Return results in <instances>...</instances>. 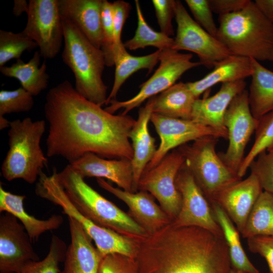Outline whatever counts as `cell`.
I'll return each mask as SVG.
<instances>
[{
  "mask_svg": "<svg viewBox=\"0 0 273 273\" xmlns=\"http://www.w3.org/2000/svg\"><path fill=\"white\" fill-rule=\"evenodd\" d=\"M48 157L60 156L69 164L87 153L108 159L131 161L129 135L136 120L114 115L80 95L68 80L51 88L46 96Z\"/></svg>",
  "mask_w": 273,
  "mask_h": 273,
  "instance_id": "6da1fadb",
  "label": "cell"
},
{
  "mask_svg": "<svg viewBox=\"0 0 273 273\" xmlns=\"http://www.w3.org/2000/svg\"><path fill=\"white\" fill-rule=\"evenodd\" d=\"M135 258L138 273H230L232 269L223 237L171 222L141 240Z\"/></svg>",
  "mask_w": 273,
  "mask_h": 273,
  "instance_id": "7a4b0ae2",
  "label": "cell"
},
{
  "mask_svg": "<svg viewBox=\"0 0 273 273\" xmlns=\"http://www.w3.org/2000/svg\"><path fill=\"white\" fill-rule=\"evenodd\" d=\"M217 38L232 54L273 62V24L250 1L241 10L219 16Z\"/></svg>",
  "mask_w": 273,
  "mask_h": 273,
  "instance_id": "3957f363",
  "label": "cell"
},
{
  "mask_svg": "<svg viewBox=\"0 0 273 273\" xmlns=\"http://www.w3.org/2000/svg\"><path fill=\"white\" fill-rule=\"evenodd\" d=\"M58 177L76 208L96 224L138 242L148 234L128 215L102 196L68 164Z\"/></svg>",
  "mask_w": 273,
  "mask_h": 273,
  "instance_id": "277c9868",
  "label": "cell"
},
{
  "mask_svg": "<svg viewBox=\"0 0 273 273\" xmlns=\"http://www.w3.org/2000/svg\"><path fill=\"white\" fill-rule=\"evenodd\" d=\"M62 22L64 46L62 58L74 74V87L84 98L102 106L108 97V87L102 79L106 66L103 53L72 23L63 19Z\"/></svg>",
  "mask_w": 273,
  "mask_h": 273,
  "instance_id": "5b68a950",
  "label": "cell"
},
{
  "mask_svg": "<svg viewBox=\"0 0 273 273\" xmlns=\"http://www.w3.org/2000/svg\"><path fill=\"white\" fill-rule=\"evenodd\" d=\"M46 124L43 120L33 121L30 117L10 121L9 150L1 166L5 179H21L32 184L38 178L48 164L40 146Z\"/></svg>",
  "mask_w": 273,
  "mask_h": 273,
  "instance_id": "8992f818",
  "label": "cell"
},
{
  "mask_svg": "<svg viewBox=\"0 0 273 273\" xmlns=\"http://www.w3.org/2000/svg\"><path fill=\"white\" fill-rule=\"evenodd\" d=\"M35 192L38 197L60 206L64 214L76 220L103 256L118 253L135 258L139 242L100 226L83 215L69 198L59 181L56 168L51 175L40 173Z\"/></svg>",
  "mask_w": 273,
  "mask_h": 273,
  "instance_id": "52a82bcc",
  "label": "cell"
},
{
  "mask_svg": "<svg viewBox=\"0 0 273 273\" xmlns=\"http://www.w3.org/2000/svg\"><path fill=\"white\" fill-rule=\"evenodd\" d=\"M218 139L205 136L178 147L185 164L209 202L219 192L242 179L216 153Z\"/></svg>",
  "mask_w": 273,
  "mask_h": 273,
  "instance_id": "ba28073f",
  "label": "cell"
},
{
  "mask_svg": "<svg viewBox=\"0 0 273 273\" xmlns=\"http://www.w3.org/2000/svg\"><path fill=\"white\" fill-rule=\"evenodd\" d=\"M192 57L191 54L180 53L172 49L161 51L158 68L148 80L141 85L139 93L127 100H112L105 110L114 114L119 109H124L122 114L127 115L146 100L161 93L174 85L188 70L202 65L200 62H192Z\"/></svg>",
  "mask_w": 273,
  "mask_h": 273,
  "instance_id": "9c48e42d",
  "label": "cell"
},
{
  "mask_svg": "<svg viewBox=\"0 0 273 273\" xmlns=\"http://www.w3.org/2000/svg\"><path fill=\"white\" fill-rule=\"evenodd\" d=\"M174 17L177 29L173 50L196 54L201 65L208 68L232 55L222 42L191 17L179 1H175Z\"/></svg>",
  "mask_w": 273,
  "mask_h": 273,
  "instance_id": "30bf717a",
  "label": "cell"
},
{
  "mask_svg": "<svg viewBox=\"0 0 273 273\" xmlns=\"http://www.w3.org/2000/svg\"><path fill=\"white\" fill-rule=\"evenodd\" d=\"M28 3L27 23L22 32L36 43L42 57L53 59L64 40L58 0H30Z\"/></svg>",
  "mask_w": 273,
  "mask_h": 273,
  "instance_id": "8fae6325",
  "label": "cell"
},
{
  "mask_svg": "<svg viewBox=\"0 0 273 273\" xmlns=\"http://www.w3.org/2000/svg\"><path fill=\"white\" fill-rule=\"evenodd\" d=\"M185 161L181 151L178 148L175 149L155 167L145 171L139 183L138 190L152 195L172 221L181 208V197L176 187L175 178Z\"/></svg>",
  "mask_w": 273,
  "mask_h": 273,
  "instance_id": "7c38bea8",
  "label": "cell"
},
{
  "mask_svg": "<svg viewBox=\"0 0 273 273\" xmlns=\"http://www.w3.org/2000/svg\"><path fill=\"white\" fill-rule=\"evenodd\" d=\"M258 122L251 112L248 92L245 89L233 99L226 111L224 124L228 131L229 145L224 153H218L223 162L237 175L245 158V148Z\"/></svg>",
  "mask_w": 273,
  "mask_h": 273,
  "instance_id": "4fadbf2b",
  "label": "cell"
},
{
  "mask_svg": "<svg viewBox=\"0 0 273 273\" xmlns=\"http://www.w3.org/2000/svg\"><path fill=\"white\" fill-rule=\"evenodd\" d=\"M175 185L181 197V205L171 223L176 226L200 227L223 237L209 201L185 163L177 172Z\"/></svg>",
  "mask_w": 273,
  "mask_h": 273,
  "instance_id": "5bb4252c",
  "label": "cell"
},
{
  "mask_svg": "<svg viewBox=\"0 0 273 273\" xmlns=\"http://www.w3.org/2000/svg\"><path fill=\"white\" fill-rule=\"evenodd\" d=\"M150 121L155 127L160 143L145 171L155 167L169 152L189 142L209 135L225 139L220 132L192 120L171 118L153 113Z\"/></svg>",
  "mask_w": 273,
  "mask_h": 273,
  "instance_id": "9a60e30c",
  "label": "cell"
},
{
  "mask_svg": "<svg viewBox=\"0 0 273 273\" xmlns=\"http://www.w3.org/2000/svg\"><path fill=\"white\" fill-rule=\"evenodd\" d=\"M32 241L20 222L12 214L0 216V273H19L30 261L39 260Z\"/></svg>",
  "mask_w": 273,
  "mask_h": 273,
  "instance_id": "2e32d148",
  "label": "cell"
},
{
  "mask_svg": "<svg viewBox=\"0 0 273 273\" xmlns=\"http://www.w3.org/2000/svg\"><path fill=\"white\" fill-rule=\"evenodd\" d=\"M99 186L123 201L129 209L128 215L149 234L160 230L172 220L155 201L149 193H132L114 187L103 178H97Z\"/></svg>",
  "mask_w": 273,
  "mask_h": 273,
  "instance_id": "e0dca14e",
  "label": "cell"
},
{
  "mask_svg": "<svg viewBox=\"0 0 273 273\" xmlns=\"http://www.w3.org/2000/svg\"><path fill=\"white\" fill-rule=\"evenodd\" d=\"M263 191L257 177L251 173L247 178L219 192L209 203L214 202L218 205L241 233L250 212Z\"/></svg>",
  "mask_w": 273,
  "mask_h": 273,
  "instance_id": "ac0fdd59",
  "label": "cell"
},
{
  "mask_svg": "<svg viewBox=\"0 0 273 273\" xmlns=\"http://www.w3.org/2000/svg\"><path fill=\"white\" fill-rule=\"evenodd\" d=\"M246 86L245 80L223 83L214 95L196 99L191 120L215 129L228 140V131L224 124L225 114L233 99Z\"/></svg>",
  "mask_w": 273,
  "mask_h": 273,
  "instance_id": "d6986e66",
  "label": "cell"
},
{
  "mask_svg": "<svg viewBox=\"0 0 273 273\" xmlns=\"http://www.w3.org/2000/svg\"><path fill=\"white\" fill-rule=\"evenodd\" d=\"M68 165L83 178H106L119 188L132 193L133 171L129 160L108 159L87 153Z\"/></svg>",
  "mask_w": 273,
  "mask_h": 273,
  "instance_id": "ffe728a7",
  "label": "cell"
},
{
  "mask_svg": "<svg viewBox=\"0 0 273 273\" xmlns=\"http://www.w3.org/2000/svg\"><path fill=\"white\" fill-rule=\"evenodd\" d=\"M68 220L71 241L60 273H98L104 256L81 225L71 217Z\"/></svg>",
  "mask_w": 273,
  "mask_h": 273,
  "instance_id": "44dd1931",
  "label": "cell"
},
{
  "mask_svg": "<svg viewBox=\"0 0 273 273\" xmlns=\"http://www.w3.org/2000/svg\"><path fill=\"white\" fill-rule=\"evenodd\" d=\"M61 18L75 25L95 47L102 41V0H58Z\"/></svg>",
  "mask_w": 273,
  "mask_h": 273,
  "instance_id": "7402d4cb",
  "label": "cell"
},
{
  "mask_svg": "<svg viewBox=\"0 0 273 273\" xmlns=\"http://www.w3.org/2000/svg\"><path fill=\"white\" fill-rule=\"evenodd\" d=\"M154 101V97H153L144 107L140 109L138 118L129 135L133 151L131 161L133 171L132 193L138 192L142 175L157 150L155 139L150 134L148 127L153 113Z\"/></svg>",
  "mask_w": 273,
  "mask_h": 273,
  "instance_id": "603a6c76",
  "label": "cell"
},
{
  "mask_svg": "<svg viewBox=\"0 0 273 273\" xmlns=\"http://www.w3.org/2000/svg\"><path fill=\"white\" fill-rule=\"evenodd\" d=\"M253 73L251 59L231 55L217 63L213 69L202 78L187 82V85L198 99L200 96L218 83L235 82L251 77Z\"/></svg>",
  "mask_w": 273,
  "mask_h": 273,
  "instance_id": "cb8c5ba5",
  "label": "cell"
},
{
  "mask_svg": "<svg viewBox=\"0 0 273 273\" xmlns=\"http://www.w3.org/2000/svg\"><path fill=\"white\" fill-rule=\"evenodd\" d=\"M25 195L14 194L0 185V212L14 215L24 227L31 241H37L44 233L58 229L63 222L60 215L54 214L47 219H39L29 214L24 207Z\"/></svg>",
  "mask_w": 273,
  "mask_h": 273,
  "instance_id": "d4e9b609",
  "label": "cell"
},
{
  "mask_svg": "<svg viewBox=\"0 0 273 273\" xmlns=\"http://www.w3.org/2000/svg\"><path fill=\"white\" fill-rule=\"evenodd\" d=\"M196 99L187 83H176L159 96H154L153 113L171 118L191 120Z\"/></svg>",
  "mask_w": 273,
  "mask_h": 273,
  "instance_id": "484cf974",
  "label": "cell"
},
{
  "mask_svg": "<svg viewBox=\"0 0 273 273\" xmlns=\"http://www.w3.org/2000/svg\"><path fill=\"white\" fill-rule=\"evenodd\" d=\"M41 57L39 52L36 51L28 62L19 59L11 66L0 67V71L6 77L18 79L23 88L33 97L36 96L46 89L49 84L46 61L39 67Z\"/></svg>",
  "mask_w": 273,
  "mask_h": 273,
  "instance_id": "4316f807",
  "label": "cell"
},
{
  "mask_svg": "<svg viewBox=\"0 0 273 273\" xmlns=\"http://www.w3.org/2000/svg\"><path fill=\"white\" fill-rule=\"evenodd\" d=\"M250 59L253 73L248 90V101L253 116L258 120L273 110V71Z\"/></svg>",
  "mask_w": 273,
  "mask_h": 273,
  "instance_id": "83f0119b",
  "label": "cell"
},
{
  "mask_svg": "<svg viewBox=\"0 0 273 273\" xmlns=\"http://www.w3.org/2000/svg\"><path fill=\"white\" fill-rule=\"evenodd\" d=\"M228 247L232 268L243 273H259L241 244L239 231L225 212L216 203H209Z\"/></svg>",
  "mask_w": 273,
  "mask_h": 273,
  "instance_id": "f1b7e54d",
  "label": "cell"
},
{
  "mask_svg": "<svg viewBox=\"0 0 273 273\" xmlns=\"http://www.w3.org/2000/svg\"><path fill=\"white\" fill-rule=\"evenodd\" d=\"M161 50L143 56H133L129 54L125 47L115 54V66L114 80L112 88L107 97L106 105L115 100L117 93L125 80L133 73L142 69L151 72L159 61Z\"/></svg>",
  "mask_w": 273,
  "mask_h": 273,
  "instance_id": "f546056e",
  "label": "cell"
},
{
  "mask_svg": "<svg viewBox=\"0 0 273 273\" xmlns=\"http://www.w3.org/2000/svg\"><path fill=\"white\" fill-rule=\"evenodd\" d=\"M244 238L273 237V196L263 191L254 204L241 233Z\"/></svg>",
  "mask_w": 273,
  "mask_h": 273,
  "instance_id": "4dcf8cb0",
  "label": "cell"
},
{
  "mask_svg": "<svg viewBox=\"0 0 273 273\" xmlns=\"http://www.w3.org/2000/svg\"><path fill=\"white\" fill-rule=\"evenodd\" d=\"M134 2L138 26L133 37L123 43L125 48L133 51L147 47H154L161 51L172 49L174 38L153 29L145 20L139 1Z\"/></svg>",
  "mask_w": 273,
  "mask_h": 273,
  "instance_id": "1f68e13d",
  "label": "cell"
},
{
  "mask_svg": "<svg viewBox=\"0 0 273 273\" xmlns=\"http://www.w3.org/2000/svg\"><path fill=\"white\" fill-rule=\"evenodd\" d=\"M254 143L241 164L238 175L242 178L251 163L262 152L273 147V110L258 119Z\"/></svg>",
  "mask_w": 273,
  "mask_h": 273,
  "instance_id": "d6a6232c",
  "label": "cell"
},
{
  "mask_svg": "<svg viewBox=\"0 0 273 273\" xmlns=\"http://www.w3.org/2000/svg\"><path fill=\"white\" fill-rule=\"evenodd\" d=\"M67 247L62 239L53 235L46 257L41 260L27 262L19 273H60L59 265L64 261Z\"/></svg>",
  "mask_w": 273,
  "mask_h": 273,
  "instance_id": "836d02e7",
  "label": "cell"
},
{
  "mask_svg": "<svg viewBox=\"0 0 273 273\" xmlns=\"http://www.w3.org/2000/svg\"><path fill=\"white\" fill-rule=\"evenodd\" d=\"M37 47L36 43L22 32L0 30V67L10 60L20 59L24 51H31Z\"/></svg>",
  "mask_w": 273,
  "mask_h": 273,
  "instance_id": "e575fe53",
  "label": "cell"
},
{
  "mask_svg": "<svg viewBox=\"0 0 273 273\" xmlns=\"http://www.w3.org/2000/svg\"><path fill=\"white\" fill-rule=\"evenodd\" d=\"M34 104L33 96L22 86L14 90L0 91V116L28 112Z\"/></svg>",
  "mask_w": 273,
  "mask_h": 273,
  "instance_id": "d590c367",
  "label": "cell"
},
{
  "mask_svg": "<svg viewBox=\"0 0 273 273\" xmlns=\"http://www.w3.org/2000/svg\"><path fill=\"white\" fill-rule=\"evenodd\" d=\"M101 14L102 31L101 49L104 56L106 66L111 67L114 65L113 56L114 32L112 16V3L107 0H102Z\"/></svg>",
  "mask_w": 273,
  "mask_h": 273,
  "instance_id": "8d00e7d4",
  "label": "cell"
},
{
  "mask_svg": "<svg viewBox=\"0 0 273 273\" xmlns=\"http://www.w3.org/2000/svg\"><path fill=\"white\" fill-rule=\"evenodd\" d=\"M249 168L263 191L273 196V147L260 153L251 163Z\"/></svg>",
  "mask_w": 273,
  "mask_h": 273,
  "instance_id": "74e56055",
  "label": "cell"
},
{
  "mask_svg": "<svg viewBox=\"0 0 273 273\" xmlns=\"http://www.w3.org/2000/svg\"><path fill=\"white\" fill-rule=\"evenodd\" d=\"M98 273H138V264L135 258L110 253L102 258Z\"/></svg>",
  "mask_w": 273,
  "mask_h": 273,
  "instance_id": "f35d334b",
  "label": "cell"
},
{
  "mask_svg": "<svg viewBox=\"0 0 273 273\" xmlns=\"http://www.w3.org/2000/svg\"><path fill=\"white\" fill-rule=\"evenodd\" d=\"M185 2L195 21L210 34L216 37L218 26L214 21L208 0H186Z\"/></svg>",
  "mask_w": 273,
  "mask_h": 273,
  "instance_id": "ab89813d",
  "label": "cell"
},
{
  "mask_svg": "<svg viewBox=\"0 0 273 273\" xmlns=\"http://www.w3.org/2000/svg\"><path fill=\"white\" fill-rule=\"evenodd\" d=\"M160 32L170 37L174 34L172 19L175 17L174 0H153Z\"/></svg>",
  "mask_w": 273,
  "mask_h": 273,
  "instance_id": "60d3db41",
  "label": "cell"
},
{
  "mask_svg": "<svg viewBox=\"0 0 273 273\" xmlns=\"http://www.w3.org/2000/svg\"><path fill=\"white\" fill-rule=\"evenodd\" d=\"M130 9V5L124 1L119 0L112 3V16L114 32L113 56L114 52L124 47L121 40V32Z\"/></svg>",
  "mask_w": 273,
  "mask_h": 273,
  "instance_id": "b9f144b4",
  "label": "cell"
},
{
  "mask_svg": "<svg viewBox=\"0 0 273 273\" xmlns=\"http://www.w3.org/2000/svg\"><path fill=\"white\" fill-rule=\"evenodd\" d=\"M249 250L263 257L273 273V237L255 236L247 239Z\"/></svg>",
  "mask_w": 273,
  "mask_h": 273,
  "instance_id": "7bdbcfd3",
  "label": "cell"
},
{
  "mask_svg": "<svg viewBox=\"0 0 273 273\" xmlns=\"http://www.w3.org/2000/svg\"><path fill=\"white\" fill-rule=\"evenodd\" d=\"M250 0H208L213 13L219 16L239 11L244 8Z\"/></svg>",
  "mask_w": 273,
  "mask_h": 273,
  "instance_id": "ee69618b",
  "label": "cell"
},
{
  "mask_svg": "<svg viewBox=\"0 0 273 273\" xmlns=\"http://www.w3.org/2000/svg\"><path fill=\"white\" fill-rule=\"evenodd\" d=\"M254 2L262 14L273 24V0H255Z\"/></svg>",
  "mask_w": 273,
  "mask_h": 273,
  "instance_id": "f6af8a7d",
  "label": "cell"
},
{
  "mask_svg": "<svg viewBox=\"0 0 273 273\" xmlns=\"http://www.w3.org/2000/svg\"><path fill=\"white\" fill-rule=\"evenodd\" d=\"M29 7V3L25 0H15L13 7L14 15L18 16L23 12L27 13Z\"/></svg>",
  "mask_w": 273,
  "mask_h": 273,
  "instance_id": "bcb514c9",
  "label": "cell"
},
{
  "mask_svg": "<svg viewBox=\"0 0 273 273\" xmlns=\"http://www.w3.org/2000/svg\"><path fill=\"white\" fill-rule=\"evenodd\" d=\"M10 121H8L4 116H0V129L3 130L9 127Z\"/></svg>",
  "mask_w": 273,
  "mask_h": 273,
  "instance_id": "7dc6e473",
  "label": "cell"
},
{
  "mask_svg": "<svg viewBox=\"0 0 273 273\" xmlns=\"http://www.w3.org/2000/svg\"><path fill=\"white\" fill-rule=\"evenodd\" d=\"M230 273H243V272H241L237 271V270L232 268L230 272Z\"/></svg>",
  "mask_w": 273,
  "mask_h": 273,
  "instance_id": "c3c4849f",
  "label": "cell"
}]
</instances>
